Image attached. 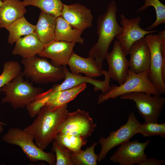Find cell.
<instances>
[{
  "label": "cell",
  "instance_id": "obj_37",
  "mask_svg": "<svg viewBox=\"0 0 165 165\" xmlns=\"http://www.w3.org/2000/svg\"><path fill=\"white\" fill-rule=\"evenodd\" d=\"M1 0V1H3L4 0Z\"/></svg>",
  "mask_w": 165,
  "mask_h": 165
},
{
  "label": "cell",
  "instance_id": "obj_1",
  "mask_svg": "<svg viewBox=\"0 0 165 165\" xmlns=\"http://www.w3.org/2000/svg\"><path fill=\"white\" fill-rule=\"evenodd\" d=\"M68 112L67 104L58 108L45 105L32 123L23 129L32 137L35 144L44 150L54 140Z\"/></svg>",
  "mask_w": 165,
  "mask_h": 165
},
{
  "label": "cell",
  "instance_id": "obj_14",
  "mask_svg": "<svg viewBox=\"0 0 165 165\" xmlns=\"http://www.w3.org/2000/svg\"><path fill=\"white\" fill-rule=\"evenodd\" d=\"M118 42L116 40L112 50L105 56L108 69L107 71L111 79L119 85L125 81L129 68V61Z\"/></svg>",
  "mask_w": 165,
  "mask_h": 165
},
{
  "label": "cell",
  "instance_id": "obj_26",
  "mask_svg": "<svg viewBox=\"0 0 165 165\" xmlns=\"http://www.w3.org/2000/svg\"><path fill=\"white\" fill-rule=\"evenodd\" d=\"M98 144L94 142L85 150L81 149L76 152H71L73 165H97L98 155L95 153L94 148Z\"/></svg>",
  "mask_w": 165,
  "mask_h": 165
},
{
  "label": "cell",
  "instance_id": "obj_33",
  "mask_svg": "<svg viewBox=\"0 0 165 165\" xmlns=\"http://www.w3.org/2000/svg\"><path fill=\"white\" fill-rule=\"evenodd\" d=\"M164 162V161L162 160H158L154 158H147L143 160L139 165H160Z\"/></svg>",
  "mask_w": 165,
  "mask_h": 165
},
{
  "label": "cell",
  "instance_id": "obj_25",
  "mask_svg": "<svg viewBox=\"0 0 165 165\" xmlns=\"http://www.w3.org/2000/svg\"><path fill=\"white\" fill-rule=\"evenodd\" d=\"M24 6H32L56 17L61 16L64 4L61 0H23Z\"/></svg>",
  "mask_w": 165,
  "mask_h": 165
},
{
  "label": "cell",
  "instance_id": "obj_32",
  "mask_svg": "<svg viewBox=\"0 0 165 165\" xmlns=\"http://www.w3.org/2000/svg\"><path fill=\"white\" fill-rule=\"evenodd\" d=\"M48 92L49 90L43 92L26 107L31 118L35 117L40 109L46 105L49 99Z\"/></svg>",
  "mask_w": 165,
  "mask_h": 165
},
{
  "label": "cell",
  "instance_id": "obj_15",
  "mask_svg": "<svg viewBox=\"0 0 165 165\" xmlns=\"http://www.w3.org/2000/svg\"><path fill=\"white\" fill-rule=\"evenodd\" d=\"M61 16L73 28L83 31L92 25L91 10L79 3L64 4Z\"/></svg>",
  "mask_w": 165,
  "mask_h": 165
},
{
  "label": "cell",
  "instance_id": "obj_7",
  "mask_svg": "<svg viewBox=\"0 0 165 165\" xmlns=\"http://www.w3.org/2000/svg\"><path fill=\"white\" fill-rule=\"evenodd\" d=\"M120 99L133 101L141 116L146 122H158L165 103V98L161 95L144 92H135L123 95Z\"/></svg>",
  "mask_w": 165,
  "mask_h": 165
},
{
  "label": "cell",
  "instance_id": "obj_30",
  "mask_svg": "<svg viewBox=\"0 0 165 165\" xmlns=\"http://www.w3.org/2000/svg\"><path fill=\"white\" fill-rule=\"evenodd\" d=\"M21 72V68L18 62L9 61L5 62L0 75V89L11 81Z\"/></svg>",
  "mask_w": 165,
  "mask_h": 165
},
{
  "label": "cell",
  "instance_id": "obj_18",
  "mask_svg": "<svg viewBox=\"0 0 165 165\" xmlns=\"http://www.w3.org/2000/svg\"><path fill=\"white\" fill-rule=\"evenodd\" d=\"M67 65L69 67L71 72L74 74L82 73L92 78L103 75L102 70L98 68L93 58L89 56L87 58L83 57L74 51L70 57Z\"/></svg>",
  "mask_w": 165,
  "mask_h": 165
},
{
  "label": "cell",
  "instance_id": "obj_36",
  "mask_svg": "<svg viewBox=\"0 0 165 165\" xmlns=\"http://www.w3.org/2000/svg\"><path fill=\"white\" fill-rule=\"evenodd\" d=\"M2 1L0 0V8L2 5Z\"/></svg>",
  "mask_w": 165,
  "mask_h": 165
},
{
  "label": "cell",
  "instance_id": "obj_20",
  "mask_svg": "<svg viewBox=\"0 0 165 165\" xmlns=\"http://www.w3.org/2000/svg\"><path fill=\"white\" fill-rule=\"evenodd\" d=\"M25 7L20 0H4L0 8V29L6 28L14 22L24 16Z\"/></svg>",
  "mask_w": 165,
  "mask_h": 165
},
{
  "label": "cell",
  "instance_id": "obj_16",
  "mask_svg": "<svg viewBox=\"0 0 165 165\" xmlns=\"http://www.w3.org/2000/svg\"><path fill=\"white\" fill-rule=\"evenodd\" d=\"M76 44L74 42H68L54 40L45 44L42 50L37 55L50 59V63L57 67L65 66Z\"/></svg>",
  "mask_w": 165,
  "mask_h": 165
},
{
  "label": "cell",
  "instance_id": "obj_8",
  "mask_svg": "<svg viewBox=\"0 0 165 165\" xmlns=\"http://www.w3.org/2000/svg\"><path fill=\"white\" fill-rule=\"evenodd\" d=\"M133 112L130 113L126 123L118 130L111 131L106 138L101 137L98 143L101 147L97 161L105 159L109 151L113 148L128 141L135 134L136 129L141 124Z\"/></svg>",
  "mask_w": 165,
  "mask_h": 165
},
{
  "label": "cell",
  "instance_id": "obj_23",
  "mask_svg": "<svg viewBox=\"0 0 165 165\" xmlns=\"http://www.w3.org/2000/svg\"><path fill=\"white\" fill-rule=\"evenodd\" d=\"M83 32L72 27L61 16L57 17L54 40L82 44L84 39L81 35Z\"/></svg>",
  "mask_w": 165,
  "mask_h": 165
},
{
  "label": "cell",
  "instance_id": "obj_10",
  "mask_svg": "<svg viewBox=\"0 0 165 165\" xmlns=\"http://www.w3.org/2000/svg\"><path fill=\"white\" fill-rule=\"evenodd\" d=\"M162 33L163 31L157 34H148L145 37L150 52L148 77L161 95L165 93V83L163 80L161 74L163 59L160 48Z\"/></svg>",
  "mask_w": 165,
  "mask_h": 165
},
{
  "label": "cell",
  "instance_id": "obj_5",
  "mask_svg": "<svg viewBox=\"0 0 165 165\" xmlns=\"http://www.w3.org/2000/svg\"><path fill=\"white\" fill-rule=\"evenodd\" d=\"M148 70L136 73L130 69L125 82L117 86L113 85L105 94L99 95L97 101L100 104L109 99L116 98L126 94L135 92H144L153 95H161L148 77Z\"/></svg>",
  "mask_w": 165,
  "mask_h": 165
},
{
  "label": "cell",
  "instance_id": "obj_29",
  "mask_svg": "<svg viewBox=\"0 0 165 165\" xmlns=\"http://www.w3.org/2000/svg\"><path fill=\"white\" fill-rule=\"evenodd\" d=\"M140 133L145 137L158 135L165 138V123L146 122L141 124L135 130V134Z\"/></svg>",
  "mask_w": 165,
  "mask_h": 165
},
{
  "label": "cell",
  "instance_id": "obj_28",
  "mask_svg": "<svg viewBox=\"0 0 165 165\" xmlns=\"http://www.w3.org/2000/svg\"><path fill=\"white\" fill-rule=\"evenodd\" d=\"M150 6L155 9L156 19L153 23L145 29L148 31L152 30L159 25L165 24V5L159 0H145L144 5L136 12H143Z\"/></svg>",
  "mask_w": 165,
  "mask_h": 165
},
{
  "label": "cell",
  "instance_id": "obj_12",
  "mask_svg": "<svg viewBox=\"0 0 165 165\" xmlns=\"http://www.w3.org/2000/svg\"><path fill=\"white\" fill-rule=\"evenodd\" d=\"M150 143L149 140L143 143L138 140L127 141L120 145L109 160L120 165H139L147 157L145 150Z\"/></svg>",
  "mask_w": 165,
  "mask_h": 165
},
{
  "label": "cell",
  "instance_id": "obj_27",
  "mask_svg": "<svg viewBox=\"0 0 165 165\" xmlns=\"http://www.w3.org/2000/svg\"><path fill=\"white\" fill-rule=\"evenodd\" d=\"M60 145L66 148L71 152L81 149L86 145L87 139L72 135L58 133L54 140Z\"/></svg>",
  "mask_w": 165,
  "mask_h": 165
},
{
  "label": "cell",
  "instance_id": "obj_35",
  "mask_svg": "<svg viewBox=\"0 0 165 165\" xmlns=\"http://www.w3.org/2000/svg\"><path fill=\"white\" fill-rule=\"evenodd\" d=\"M3 127V126H0V134L4 130Z\"/></svg>",
  "mask_w": 165,
  "mask_h": 165
},
{
  "label": "cell",
  "instance_id": "obj_34",
  "mask_svg": "<svg viewBox=\"0 0 165 165\" xmlns=\"http://www.w3.org/2000/svg\"><path fill=\"white\" fill-rule=\"evenodd\" d=\"M6 125V124L4 122L1 121L0 120V126H4Z\"/></svg>",
  "mask_w": 165,
  "mask_h": 165
},
{
  "label": "cell",
  "instance_id": "obj_21",
  "mask_svg": "<svg viewBox=\"0 0 165 165\" xmlns=\"http://www.w3.org/2000/svg\"><path fill=\"white\" fill-rule=\"evenodd\" d=\"M57 17L40 11L34 32L39 40L46 44L55 39Z\"/></svg>",
  "mask_w": 165,
  "mask_h": 165
},
{
  "label": "cell",
  "instance_id": "obj_24",
  "mask_svg": "<svg viewBox=\"0 0 165 165\" xmlns=\"http://www.w3.org/2000/svg\"><path fill=\"white\" fill-rule=\"evenodd\" d=\"M35 25H33L23 16L18 19L6 29L9 32L8 42L12 45L23 36L34 32Z\"/></svg>",
  "mask_w": 165,
  "mask_h": 165
},
{
  "label": "cell",
  "instance_id": "obj_13",
  "mask_svg": "<svg viewBox=\"0 0 165 165\" xmlns=\"http://www.w3.org/2000/svg\"><path fill=\"white\" fill-rule=\"evenodd\" d=\"M65 75L64 80L60 84H57L52 88L54 91H58L71 88L84 83H89L94 86V90L97 92L99 90L104 94L107 92L110 87L111 78L107 71L102 70L105 77L104 80H100L87 76H82L79 74L72 73L68 69L66 66H64Z\"/></svg>",
  "mask_w": 165,
  "mask_h": 165
},
{
  "label": "cell",
  "instance_id": "obj_4",
  "mask_svg": "<svg viewBox=\"0 0 165 165\" xmlns=\"http://www.w3.org/2000/svg\"><path fill=\"white\" fill-rule=\"evenodd\" d=\"M22 63V75L36 83H54L64 78V66H55L46 58L36 56L23 59Z\"/></svg>",
  "mask_w": 165,
  "mask_h": 165
},
{
  "label": "cell",
  "instance_id": "obj_19",
  "mask_svg": "<svg viewBox=\"0 0 165 165\" xmlns=\"http://www.w3.org/2000/svg\"><path fill=\"white\" fill-rule=\"evenodd\" d=\"M15 43L12 53L14 55L20 56L23 59L36 56L45 45L39 40L35 32L21 37Z\"/></svg>",
  "mask_w": 165,
  "mask_h": 165
},
{
  "label": "cell",
  "instance_id": "obj_2",
  "mask_svg": "<svg viewBox=\"0 0 165 165\" xmlns=\"http://www.w3.org/2000/svg\"><path fill=\"white\" fill-rule=\"evenodd\" d=\"M118 7L112 0L108 4L106 12L97 18V32L98 39L89 52V56L93 58L98 68L102 70L103 61L112 42L123 30L116 20Z\"/></svg>",
  "mask_w": 165,
  "mask_h": 165
},
{
  "label": "cell",
  "instance_id": "obj_3",
  "mask_svg": "<svg viewBox=\"0 0 165 165\" xmlns=\"http://www.w3.org/2000/svg\"><path fill=\"white\" fill-rule=\"evenodd\" d=\"M21 72L0 89L5 95L3 103H8L13 109L23 108L43 92L42 89L35 87L25 80Z\"/></svg>",
  "mask_w": 165,
  "mask_h": 165
},
{
  "label": "cell",
  "instance_id": "obj_22",
  "mask_svg": "<svg viewBox=\"0 0 165 165\" xmlns=\"http://www.w3.org/2000/svg\"><path fill=\"white\" fill-rule=\"evenodd\" d=\"M86 87V83H84L71 88L58 91H53L51 88L49 90V99L45 105L58 108L67 105Z\"/></svg>",
  "mask_w": 165,
  "mask_h": 165
},
{
  "label": "cell",
  "instance_id": "obj_9",
  "mask_svg": "<svg viewBox=\"0 0 165 165\" xmlns=\"http://www.w3.org/2000/svg\"><path fill=\"white\" fill-rule=\"evenodd\" d=\"M97 124L89 113L80 109L67 113L58 133L72 135L85 139L90 136Z\"/></svg>",
  "mask_w": 165,
  "mask_h": 165
},
{
  "label": "cell",
  "instance_id": "obj_31",
  "mask_svg": "<svg viewBox=\"0 0 165 165\" xmlns=\"http://www.w3.org/2000/svg\"><path fill=\"white\" fill-rule=\"evenodd\" d=\"M52 150L55 153V165H73L71 158V152L53 141Z\"/></svg>",
  "mask_w": 165,
  "mask_h": 165
},
{
  "label": "cell",
  "instance_id": "obj_11",
  "mask_svg": "<svg viewBox=\"0 0 165 165\" xmlns=\"http://www.w3.org/2000/svg\"><path fill=\"white\" fill-rule=\"evenodd\" d=\"M120 17V23L123 30L122 32L116 38L126 56L129 55L130 49L134 42L145 37L148 34L157 32L156 30L148 31L140 27L139 24L141 18L139 16L129 19L124 14H121Z\"/></svg>",
  "mask_w": 165,
  "mask_h": 165
},
{
  "label": "cell",
  "instance_id": "obj_6",
  "mask_svg": "<svg viewBox=\"0 0 165 165\" xmlns=\"http://www.w3.org/2000/svg\"><path fill=\"white\" fill-rule=\"evenodd\" d=\"M2 139L7 144L19 146L31 162L43 161L50 165H55V154L52 152H45L38 147L32 137L24 129L16 127L10 128Z\"/></svg>",
  "mask_w": 165,
  "mask_h": 165
},
{
  "label": "cell",
  "instance_id": "obj_17",
  "mask_svg": "<svg viewBox=\"0 0 165 165\" xmlns=\"http://www.w3.org/2000/svg\"><path fill=\"white\" fill-rule=\"evenodd\" d=\"M145 37L132 44L129 51V69L136 73L147 71L150 67V52Z\"/></svg>",
  "mask_w": 165,
  "mask_h": 165
}]
</instances>
